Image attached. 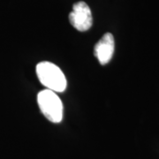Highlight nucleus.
<instances>
[{
  "mask_svg": "<svg viewBox=\"0 0 159 159\" xmlns=\"http://www.w3.org/2000/svg\"><path fill=\"white\" fill-rule=\"evenodd\" d=\"M37 102L42 113L53 123H59L63 118V103L57 93L50 89L40 91Z\"/></svg>",
  "mask_w": 159,
  "mask_h": 159,
  "instance_id": "f03ea898",
  "label": "nucleus"
},
{
  "mask_svg": "<svg viewBox=\"0 0 159 159\" xmlns=\"http://www.w3.org/2000/svg\"><path fill=\"white\" fill-rule=\"evenodd\" d=\"M114 38L111 33H106L101 39L98 41L95 48L94 54L102 65L110 62L113 56Z\"/></svg>",
  "mask_w": 159,
  "mask_h": 159,
  "instance_id": "20e7f679",
  "label": "nucleus"
},
{
  "mask_svg": "<svg viewBox=\"0 0 159 159\" xmlns=\"http://www.w3.org/2000/svg\"><path fill=\"white\" fill-rule=\"evenodd\" d=\"M36 74L40 82L44 86L46 89L54 92H63L66 89V79L60 68L53 63H39L36 66Z\"/></svg>",
  "mask_w": 159,
  "mask_h": 159,
  "instance_id": "f257e3e1",
  "label": "nucleus"
},
{
  "mask_svg": "<svg viewBox=\"0 0 159 159\" xmlns=\"http://www.w3.org/2000/svg\"><path fill=\"white\" fill-rule=\"evenodd\" d=\"M69 20L74 29L84 32L90 29L93 23L90 8L85 2L75 3L73 11L69 14Z\"/></svg>",
  "mask_w": 159,
  "mask_h": 159,
  "instance_id": "7ed1b4c3",
  "label": "nucleus"
}]
</instances>
